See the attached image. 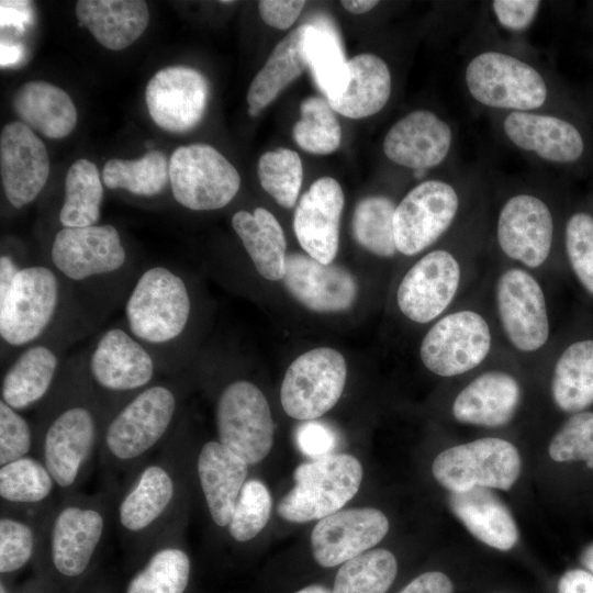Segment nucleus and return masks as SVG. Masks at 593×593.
I'll use <instances>...</instances> for the list:
<instances>
[{
  "label": "nucleus",
  "mask_w": 593,
  "mask_h": 593,
  "mask_svg": "<svg viewBox=\"0 0 593 593\" xmlns=\"http://www.w3.org/2000/svg\"><path fill=\"white\" fill-rule=\"evenodd\" d=\"M209 99L204 76L187 66L157 71L145 89V101L154 123L170 133H184L202 120Z\"/></svg>",
  "instance_id": "nucleus-16"
},
{
  "label": "nucleus",
  "mask_w": 593,
  "mask_h": 593,
  "mask_svg": "<svg viewBox=\"0 0 593 593\" xmlns=\"http://www.w3.org/2000/svg\"><path fill=\"white\" fill-rule=\"evenodd\" d=\"M562 247L570 272L593 299V214L577 211L568 216L563 225Z\"/></svg>",
  "instance_id": "nucleus-46"
},
{
  "label": "nucleus",
  "mask_w": 593,
  "mask_h": 593,
  "mask_svg": "<svg viewBox=\"0 0 593 593\" xmlns=\"http://www.w3.org/2000/svg\"><path fill=\"white\" fill-rule=\"evenodd\" d=\"M51 258L65 277L80 281L120 270L126 251L113 225L63 227L54 237Z\"/></svg>",
  "instance_id": "nucleus-17"
},
{
  "label": "nucleus",
  "mask_w": 593,
  "mask_h": 593,
  "mask_svg": "<svg viewBox=\"0 0 593 593\" xmlns=\"http://www.w3.org/2000/svg\"><path fill=\"white\" fill-rule=\"evenodd\" d=\"M12 108L22 123L48 138H64L77 124L70 96L46 81L23 83L12 97Z\"/></svg>",
  "instance_id": "nucleus-32"
},
{
  "label": "nucleus",
  "mask_w": 593,
  "mask_h": 593,
  "mask_svg": "<svg viewBox=\"0 0 593 593\" xmlns=\"http://www.w3.org/2000/svg\"><path fill=\"white\" fill-rule=\"evenodd\" d=\"M190 309L183 280L166 267H153L144 271L134 286L125 315L135 338L165 344L183 332Z\"/></svg>",
  "instance_id": "nucleus-8"
},
{
  "label": "nucleus",
  "mask_w": 593,
  "mask_h": 593,
  "mask_svg": "<svg viewBox=\"0 0 593 593\" xmlns=\"http://www.w3.org/2000/svg\"><path fill=\"white\" fill-rule=\"evenodd\" d=\"M545 361L550 363V396L559 411L570 415L593 405V336L551 346Z\"/></svg>",
  "instance_id": "nucleus-27"
},
{
  "label": "nucleus",
  "mask_w": 593,
  "mask_h": 593,
  "mask_svg": "<svg viewBox=\"0 0 593 593\" xmlns=\"http://www.w3.org/2000/svg\"><path fill=\"white\" fill-rule=\"evenodd\" d=\"M232 226L240 238L258 273L267 280H282L286 272L284 233L271 212L256 208L232 216Z\"/></svg>",
  "instance_id": "nucleus-34"
},
{
  "label": "nucleus",
  "mask_w": 593,
  "mask_h": 593,
  "mask_svg": "<svg viewBox=\"0 0 593 593\" xmlns=\"http://www.w3.org/2000/svg\"><path fill=\"white\" fill-rule=\"evenodd\" d=\"M389 521L372 507L338 511L315 525L311 535L315 561L325 568L344 563L381 541Z\"/></svg>",
  "instance_id": "nucleus-19"
},
{
  "label": "nucleus",
  "mask_w": 593,
  "mask_h": 593,
  "mask_svg": "<svg viewBox=\"0 0 593 593\" xmlns=\"http://www.w3.org/2000/svg\"><path fill=\"white\" fill-rule=\"evenodd\" d=\"M342 5L354 14H361L373 9L379 2L374 0H344Z\"/></svg>",
  "instance_id": "nucleus-57"
},
{
  "label": "nucleus",
  "mask_w": 593,
  "mask_h": 593,
  "mask_svg": "<svg viewBox=\"0 0 593 593\" xmlns=\"http://www.w3.org/2000/svg\"><path fill=\"white\" fill-rule=\"evenodd\" d=\"M271 506L272 500L267 486L259 480L246 481L227 526L231 536L240 542L255 538L267 525Z\"/></svg>",
  "instance_id": "nucleus-47"
},
{
  "label": "nucleus",
  "mask_w": 593,
  "mask_h": 593,
  "mask_svg": "<svg viewBox=\"0 0 593 593\" xmlns=\"http://www.w3.org/2000/svg\"><path fill=\"white\" fill-rule=\"evenodd\" d=\"M448 505L454 515L478 540L507 551L518 541L516 522L499 495L488 488L475 486L449 492Z\"/></svg>",
  "instance_id": "nucleus-28"
},
{
  "label": "nucleus",
  "mask_w": 593,
  "mask_h": 593,
  "mask_svg": "<svg viewBox=\"0 0 593 593\" xmlns=\"http://www.w3.org/2000/svg\"><path fill=\"white\" fill-rule=\"evenodd\" d=\"M75 13L79 25L110 51L131 46L149 22L148 5L142 0H79Z\"/></svg>",
  "instance_id": "nucleus-30"
},
{
  "label": "nucleus",
  "mask_w": 593,
  "mask_h": 593,
  "mask_svg": "<svg viewBox=\"0 0 593 593\" xmlns=\"http://www.w3.org/2000/svg\"><path fill=\"white\" fill-rule=\"evenodd\" d=\"M558 593H593V574L585 569L566 571L558 581Z\"/></svg>",
  "instance_id": "nucleus-55"
},
{
  "label": "nucleus",
  "mask_w": 593,
  "mask_h": 593,
  "mask_svg": "<svg viewBox=\"0 0 593 593\" xmlns=\"http://www.w3.org/2000/svg\"><path fill=\"white\" fill-rule=\"evenodd\" d=\"M190 577V559L176 547L156 551L130 581L125 593H183Z\"/></svg>",
  "instance_id": "nucleus-43"
},
{
  "label": "nucleus",
  "mask_w": 593,
  "mask_h": 593,
  "mask_svg": "<svg viewBox=\"0 0 593 593\" xmlns=\"http://www.w3.org/2000/svg\"><path fill=\"white\" fill-rule=\"evenodd\" d=\"M465 85L471 98L491 109L530 112L548 98L542 74L529 63L502 51H482L470 58Z\"/></svg>",
  "instance_id": "nucleus-5"
},
{
  "label": "nucleus",
  "mask_w": 593,
  "mask_h": 593,
  "mask_svg": "<svg viewBox=\"0 0 593 593\" xmlns=\"http://www.w3.org/2000/svg\"><path fill=\"white\" fill-rule=\"evenodd\" d=\"M517 361L502 351L456 393L451 415L457 423L486 428L508 425L523 401V385L513 366Z\"/></svg>",
  "instance_id": "nucleus-11"
},
{
  "label": "nucleus",
  "mask_w": 593,
  "mask_h": 593,
  "mask_svg": "<svg viewBox=\"0 0 593 593\" xmlns=\"http://www.w3.org/2000/svg\"><path fill=\"white\" fill-rule=\"evenodd\" d=\"M482 284L504 350L518 363H542L553 344L544 279L496 261Z\"/></svg>",
  "instance_id": "nucleus-1"
},
{
  "label": "nucleus",
  "mask_w": 593,
  "mask_h": 593,
  "mask_svg": "<svg viewBox=\"0 0 593 593\" xmlns=\"http://www.w3.org/2000/svg\"><path fill=\"white\" fill-rule=\"evenodd\" d=\"M399 593H454V584L445 573L429 571L416 577Z\"/></svg>",
  "instance_id": "nucleus-54"
},
{
  "label": "nucleus",
  "mask_w": 593,
  "mask_h": 593,
  "mask_svg": "<svg viewBox=\"0 0 593 593\" xmlns=\"http://www.w3.org/2000/svg\"><path fill=\"white\" fill-rule=\"evenodd\" d=\"M49 157L43 141L21 121L4 125L0 135V174L10 204L31 203L49 177Z\"/></svg>",
  "instance_id": "nucleus-18"
},
{
  "label": "nucleus",
  "mask_w": 593,
  "mask_h": 593,
  "mask_svg": "<svg viewBox=\"0 0 593 593\" xmlns=\"http://www.w3.org/2000/svg\"><path fill=\"white\" fill-rule=\"evenodd\" d=\"M581 564L593 574V542L586 545L580 553Z\"/></svg>",
  "instance_id": "nucleus-58"
},
{
  "label": "nucleus",
  "mask_w": 593,
  "mask_h": 593,
  "mask_svg": "<svg viewBox=\"0 0 593 593\" xmlns=\"http://www.w3.org/2000/svg\"><path fill=\"white\" fill-rule=\"evenodd\" d=\"M522 460L515 445L499 437H483L452 446L433 461L435 480L449 492L475 486L510 490L517 481Z\"/></svg>",
  "instance_id": "nucleus-9"
},
{
  "label": "nucleus",
  "mask_w": 593,
  "mask_h": 593,
  "mask_svg": "<svg viewBox=\"0 0 593 593\" xmlns=\"http://www.w3.org/2000/svg\"><path fill=\"white\" fill-rule=\"evenodd\" d=\"M262 189L283 208H292L298 199L303 168L296 152L279 147L265 153L257 169Z\"/></svg>",
  "instance_id": "nucleus-45"
},
{
  "label": "nucleus",
  "mask_w": 593,
  "mask_h": 593,
  "mask_svg": "<svg viewBox=\"0 0 593 593\" xmlns=\"http://www.w3.org/2000/svg\"><path fill=\"white\" fill-rule=\"evenodd\" d=\"M197 468L213 522L220 527L228 526L248 465L220 441H208L200 450Z\"/></svg>",
  "instance_id": "nucleus-29"
},
{
  "label": "nucleus",
  "mask_w": 593,
  "mask_h": 593,
  "mask_svg": "<svg viewBox=\"0 0 593 593\" xmlns=\"http://www.w3.org/2000/svg\"><path fill=\"white\" fill-rule=\"evenodd\" d=\"M392 92L387 63L373 54H359L347 61V80L340 94L328 101L334 111L350 119L378 113Z\"/></svg>",
  "instance_id": "nucleus-31"
},
{
  "label": "nucleus",
  "mask_w": 593,
  "mask_h": 593,
  "mask_svg": "<svg viewBox=\"0 0 593 593\" xmlns=\"http://www.w3.org/2000/svg\"><path fill=\"white\" fill-rule=\"evenodd\" d=\"M32 448V432L19 411L0 401V467L25 457Z\"/></svg>",
  "instance_id": "nucleus-50"
},
{
  "label": "nucleus",
  "mask_w": 593,
  "mask_h": 593,
  "mask_svg": "<svg viewBox=\"0 0 593 593\" xmlns=\"http://www.w3.org/2000/svg\"><path fill=\"white\" fill-rule=\"evenodd\" d=\"M300 120L294 124L292 135L305 152L327 155L335 152L342 141L340 124L327 99L309 97L301 102Z\"/></svg>",
  "instance_id": "nucleus-42"
},
{
  "label": "nucleus",
  "mask_w": 593,
  "mask_h": 593,
  "mask_svg": "<svg viewBox=\"0 0 593 593\" xmlns=\"http://www.w3.org/2000/svg\"><path fill=\"white\" fill-rule=\"evenodd\" d=\"M340 184L331 177L315 180L301 197L293 230L303 250L317 261L332 264L339 246V223L344 208Z\"/></svg>",
  "instance_id": "nucleus-21"
},
{
  "label": "nucleus",
  "mask_w": 593,
  "mask_h": 593,
  "mask_svg": "<svg viewBox=\"0 0 593 593\" xmlns=\"http://www.w3.org/2000/svg\"><path fill=\"white\" fill-rule=\"evenodd\" d=\"M175 412L176 398L169 388H146L110 422L104 436L108 451L121 461L141 457L163 438Z\"/></svg>",
  "instance_id": "nucleus-15"
},
{
  "label": "nucleus",
  "mask_w": 593,
  "mask_h": 593,
  "mask_svg": "<svg viewBox=\"0 0 593 593\" xmlns=\"http://www.w3.org/2000/svg\"><path fill=\"white\" fill-rule=\"evenodd\" d=\"M102 181L109 189L155 195L163 192L169 181V163L159 150H149L137 159L113 158L102 169Z\"/></svg>",
  "instance_id": "nucleus-39"
},
{
  "label": "nucleus",
  "mask_w": 593,
  "mask_h": 593,
  "mask_svg": "<svg viewBox=\"0 0 593 593\" xmlns=\"http://www.w3.org/2000/svg\"><path fill=\"white\" fill-rule=\"evenodd\" d=\"M282 281L296 301L315 312L348 310L357 296V283L349 271L309 255H287Z\"/></svg>",
  "instance_id": "nucleus-22"
},
{
  "label": "nucleus",
  "mask_w": 593,
  "mask_h": 593,
  "mask_svg": "<svg viewBox=\"0 0 593 593\" xmlns=\"http://www.w3.org/2000/svg\"><path fill=\"white\" fill-rule=\"evenodd\" d=\"M548 452L557 462L583 461L593 470V412L570 414L553 434Z\"/></svg>",
  "instance_id": "nucleus-48"
},
{
  "label": "nucleus",
  "mask_w": 593,
  "mask_h": 593,
  "mask_svg": "<svg viewBox=\"0 0 593 593\" xmlns=\"http://www.w3.org/2000/svg\"><path fill=\"white\" fill-rule=\"evenodd\" d=\"M103 515L79 505L63 507L54 518L51 530V557L63 575L76 578L89 567L103 536Z\"/></svg>",
  "instance_id": "nucleus-26"
},
{
  "label": "nucleus",
  "mask_w": 593,
  "mask_h": 593,
  "mask_svg": "<svg viewBox=\"0 0 593 593\" xmlns=\"http://www.w3.org/2000/svg\"><path fill=\"white\" fill-rule=\"evenodd\" d=\"M295 440L300 450L314 459L332 455L337 438L334 430L326 424L317 421H305L295 433Z\"/></svg>",
  "instance_id": "nucleus-52"
},
{
  "label": "nucleus",
  "mask_w": 593,
  "mask_h": 593,
  "mask_svg": "<svg viewBox=\"0 0 593 593\" xmlns=\"http://www.w3.org/2000/svg\"><path fill=\"white\" fill-rule=\"evenodd\" d=\"M541 7L538 0H495L491 8L496 22L504 30L522 33L535 22Z\"/></svg>",
  "instance_id": "nucleus-51"
},
{
  "label": "nucleus",
  "mask_w": 593,
  "mask_h": 593,
  "mask_svg": "<svg viewBox=\"0 0 593 593\" xmlns=\"http://www.w3.org/2000/svg\"><path fill=\"white\" fill-rule=\"evenodd\" d=\"M454 138L447 121L430 110L417 109L389 128L383 141V152L396 165L426 171L447 158Z\"/></svg>",
  "instance_id": "nucleus-20"
},
{
  "label": "nucleus",
  "mask_w": 593,
  "mask_h": 593,
  "mask_svg": "<svg viewBox=\"0 0 593 593\" xmlns=\"http://www.w3.org/2000/svg\"><path fill=\"white\" fill-rule=\"evenodd\" d=\"M169 182L179 204L193 211H212L224 208L235 198L240 177L214 147L190 144L171 154Z\"/></svg>",
  "instance_id": "nucleus-10"
},
{
  "label": "nucleus",
  "mask_w": 593,
  "mask_h": 593,
  "mask_svg": "<svg viewBox=\"0 0 593 593\" xmlns=\"http://www.w3.org/2000/svg\"><path fill=\"white\" fill-rule=\"evenodd\" d=\"M347 378L343 355L329 347L311 349L292 361L280 389L284 412L300 421L315 419L340 399Z\"/></svg>",
  "instance_id": "nucleus-12"
},
{
  "label": "nucleus",
  "mask_w": 593,
  "mask_h": 593,
  "mask_svg": "<svg viewBox=\"0 0 593 593\" xmlns=\"http://www.w3.org/2000/svg\"><path fill=\"white\" fill-rule=\"evenodd\" d=\"M295 593H332V592L323 585L312 584V585L301 589L300 591Z\"/></svg>",
  "instance_id": "nucleus-59"
},
{
  "label": "nucleus",
  "mask_w": 593,
  "mask_h": 593,
  "mask_svg": "<svg viewBox=\"0 0 593 593\" xmlns=\"http://www.w3.org/2000/svg\"><path fill=\"white\" fill-rule=\"evenodd\" d=\"M174 494L169 471L156 463L146 467L120 503V524L127 532H143L165 513Z\"/></svg>",
  "instance_id": "nucleus-36"
},
{
  "label": "nucleus",
  "mask_w": 593,
  "mask_h": 593,
  "mask_svg": "<svg viewBox=\"0 0 593 593\" xmlns=\"http://www.w3.org/2000/svg\"><path fill=\"white\" fill-rule=\"evenodd\" d=\"M55 484L46 466L27 456L0 467V496L8 502L38 503L52 493Z\"/></svg>",
  "instance_id": "nucleus-44"
},
{
  "label": "nucleus",
  "mask_w": 593,
  "mask_h": 593,
  "mask_svg": "<svg viewBox=\"0 0 593 593\" xmlns=\"http://www.w3.org/2000/svg\"><path fill=\"white\" fill-rule=\"evenodd\" d=\"M305 1L262 0L258 2L261 19L266 24L279 30L289 29L300 15Z\"/></svg>",
  "instance_id": "nucleus-53"
},
{
  "label": "nucleus",
  "mask_w": 593,
  "mask_h": 593,
  "mask_svg": "<svg viewBox=\"0 0 593 593\" xmlns=\"http://www.w3.org/2000/svg\"><path fill=\"white\" fill-rule=\"evenodd\" d=\"M102 198L103 187L98 167L88 159H77L65 177L59 222L64 227L96 225L100 217Z\"/></svg>",
  "instance_id": "nucleus-38"
},
{
  "label": "nucleus",
  "mask_w": 593,
  "mask_h": 593,
  "mask_svg": "<svg viewBox=\"0 0 593 593\" xmlns=\"http://www.w3.org/2000/svg\"><path fill=\"white\" fill-rule=\"evenodd\" d=\"M96 440V422L83 406H72L59 413L49 424L43 444L44 465L56 485L71 486Z\"/></svg>",
  "instance_id": "nucleus-24"
},
{
  "label": "nucleus",
  "mask_w": 593,
  "mask_h": 593,
  "mask_svg": "<svg viewBox=\"0 0 593 593\" xmlns=\"http://www.w3.org/2000/svg\"><path fill=\"white\" fill-rule=\"evenodd\" d=\"M304 51L314 80L327 101L337 98L347 80V61L335 31L327 24L307 23Z\"/></svg>",
  "instance_id": "nucleus-37"
},
{
  "label": "nucleus",
  "mask_w": 593,
  "mask_h": 593,
  "mask_svg": "<svg viewBox=\"0 0 593 593\" xmlns=\"http://www.w3.org/2000/svg\"><path fill=\"white\" fill-rule=\"evenodd\" d=\"M19 270L20 268L10 256L0 257V296L9 291Z\"/></svg>",
  "instance_id": "nucleus-56"
},
{
  "label": "nucleus",
  "mask_w": 593,
  "mask_h": 593,
  "mask_svg": "<svg viewBox=\"0 0 593 593\" xmlns=\"http://www.w3.org/2000/svg\"><path fill=\"white\" fill-rule=\"evenodd\" d=\"M502 131L513 146L548 163H573L584 150L582 135L573 124L538 111L506 112Z\"/></svg>",
  "instance_id": "nucleus-23"
},
{
  "label": "nucleus",
  "mask_w": 593,
  "mask_h": 593,
  "mask_svg": "<svg viewBox=\"0 0 593 593\" xmlns=\"http://www.w3.org/2000/svg\"><path fill=\"white\" fill-rule=\"evenodd\" d=\"M396 204L385 195L361 199L353 214L355 240L380 258H392L398 253L394 240L393 217Z\"/></svg>",
  "instance_id": "nucleus-40"
},
{
  "label": "nucleus",
  "mask_w": 593,
  "mask_h": 593,
  "mask_svg": "<svg viewBox=\"0 0 593 593\" xmlns=\"http://www.w3.org/2000/svg\"><path fill=\"white\" fill-rule=\"evenodd\" d=\"M398 572L394 555L387 549L362 552L343 563L332 593H385Z\"/></svg>",
  "instance_id": "nucleus-41"
},
{
  "label": "nucleus",
  "mask_w": 593,
  "mask_h": 593,
  "mask_svg": "<svg viewBox=\"0 0 593 593\" xmlns=\"http://www.w3.org/2000/svg\"><path fill=\"white\" fill-rule=\"evenodd\" d=\"M463 204L459 188L449 181L428 179L413 187L394 212L398 253L414 257L432 248L458 224Z\"/></svg>",
  "instance_id": "nucleus-7"
},
{
  "label": "nucleus",
  "mask_w": 593,
  "mask_h": 593,
  "mask_svg": "<svg viewBox=\"0 0 593 593\" xmlns=\"http://www.w3.org/2000/svg\"><path fill=\"white\" fill-rule=\"evenodd\" d=\"M0 593H7L4 584L1 582L0 584Z\"/></svg>",
  "instance_id": "nucleus-60"
},
{
  "label": "nucleus",
  "mask_w": 593,
  "mask_h": 593,
  "mask_svg": "<svg viewBox=\"0 0 593 593\" xmlns=\"http://www.w3.org/2000/svg\"><path fill=\"white\" fill-rule=\"evenodd\" d=\"M496 261L523 267L540 278L555 270L556 220L545 195L518 190L501 202L493 228Z\"/></svg>",
  "instance_id": "nucleus-4"
},
{
  "label": "nucleus",
  "mask_w": 593,
  "mask_h": 593,
  "mask_svg": "<svg viewBox=\"0 0 593 593\" xmlns=\"http://www.w3.org/2000/svg\"><path fill=\"white\" fill-rule=\"evenodd\" d=\"M220 443L248 466L260 462L273 444V421L264 393L251 382L228 384L216 405Z\"/></svg>",
  "instance_id": "nucleus-13"
},
{
  "label": "nucleus",
  "mask_w": 593,
  "mask_h": 593,
  "mask_svg": "<svg viewBox=\"0 0 593 593\" xmlns=\"http://www.w3.org/2000/svg\"><path fill=\"white\" fill-rule=\"evenodd\" d=\"M502 351L482 281L429 325L418 347L425 369L441 378L471 374Z\"/></svg>",
  "instance_id": "nucleus-3"
},
{
  "label": "nucleus",
  "mask_w": 593,
  "mask_h": 593,
  "mask_svg": "<svg viewBox=\"0 0 593 593\" xmlns=\"http://www.w3.org/2000/svg\"><path fill=\"white\" fill-rule=\"evenodd\" d=\"M307 23L298 26L273 48L247 92L248 113L256 116L307 67L304 42Z\"/></svg>",
  "instance_id": "nucleus-33"
},
{
  "label": "nucleus",
  "mask_w": 593,
  "mask_h": 593,
  "mask_svg": "<svg viewBox=\"0 0 593 593\" xmlns=\"http://www.w3.org/2000/svg\"><path fill=\"white\" fill-rule=\"evenodd\" d=\"M59 284L44 266L20 268L0 296V335L11 346H24L42 335L57 309Z\"/></svg>",
  "instance_id": "nucleus-14"
},
{
  "label": "nucleus",
  "mask_w": 593,
  "mask_h": 593,
  "mask_svg": "<svg viewBox=\"0 0 593 593\" xmlns=\"http://www.w3.org/2000/svg\"><path fill=\"white\" fill-rule=\"evenodd\" d=\"M33 529L25 523L11 518L0 519V572L11 573L23 568L34 551Z\"/></svg>",
  "instance_id": "nucleus-49"
},
{
  "label": "nucleus",
  "mask_w": 593,
  "mask_h": 593,
  "mask_svg": "<svg viewBox=\"0 0 593 593\" xmlns=\"http://www.w3.org/2000/svg\"><path fill=\"white\" fill-rule=\"evenodd\" d=\"M294 486L278 505L279 515L292 523L322 519L338 511L358 492L362 467L348 454H332L301 463Z\"/></svg>",
  "instance_id": "nucleus-6"
},
{
  "label": "nucleus",
  "mask_w": 593,
  "mask_h": 593,
  "mask_svg": "<svg viewBox=\"0 0 593 593\" xmlns=\"http://www.w3.org/2000/svg\"><path fill=\"white\" fill-rule=\"evenodd\" d=\"M89 368L100 387L119 392L145 387L155 372V363L147 349L121 328H110L100 337Z\"/></svg>",
  "instance_id": "nucleus-25"
},
{
  "label": "nucleus",
  "mask_w": 593,
  "mask_h": 593,
  "mask_svg": "<svg viewBox=\"0 0 593 593\" xmlns=\"http://www.w3.org/2000/svg\"><path fill=\"white\" fill-rule=\"evenodd\" d=\"M58 368L55 353L43 345L24 349L3 376L1 400L16 411L40 401L51 388Z\"/></svg>",
  "instance_id": "nucleus-35"
},
{
  "label": "nucleus",
  "mask_w": 593,
  "mask_h": 593,
  "mask_svg": "<svg viewBox=\"0 0 593 593\" xmlns=\"http://www.w3.org/2000/svg\"><path fill=\"white\" fill-rule=\"evenodd\" d=\"M479 237L454 233V244L429 248L402 276L395 291L400 313L410 322L432 324L471 291L480 271Z\"/></svg>",
  "instance_id": "nucleus-2"
}]
</instances>
